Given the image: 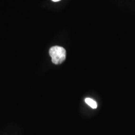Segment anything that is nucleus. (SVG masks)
I'll use <instances>...</instances> for the list:
<instances>
[{"mask_svg":"<svg viewBox=\"0 0 135 135\" xmlns=\"http://www.w3.org/2000/svg\"><path fill=\"white\" fill-rule=\"evenodd\" d=\"M85 102L87 103V104L91 107L93 109H96L98 107L97 103L94 100H93L91 98H86L85 99Z\"/></svg>","mask_w":135,"mask_h":135,"instance_id":"obj_2","label":"nucleus"},{"mask_svg":"<svg viewBox=\"0 0 135 135\" xmlns=\"http://www.w3.org/2000/svg\"><path fill=\"white\" fill-rule=\"evenodd\" d=\"M49 54L52 58V62L56 65L63 63L66 57V50L58 46L51 48L49 50Z\"/></svg>","mask_w":135,"mask_h":135,"instance_id":"obj_1","label":"nucleus"},{"mask_svg":"<svg viewBox=\"0 0 135 135\" xmlns=\"http://www.w3.org/2000/svg\"><path fill=\"white\" fill-rule=\"evenodd\" d=\"M52 1H54V2H58V1H59L60 0H52Z\"/></svg>","mask_w":135,"mask_h":135,"instance_id":"obj_3","label":"nucleus"}]
</instances>
